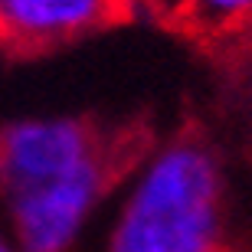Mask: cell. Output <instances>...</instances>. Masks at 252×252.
Masks as SVG:
<instances>
[{
    "instance_id": "obj_1",
    "label": "cell",
    "mask_w": 252,
    "mask_h": 252,
    "mask_svg": "<svg viewBox=\"0 0 252 252\" xmlns=\"http://www.w3.org/2000/svg\"><path fill=\"white\" fill-rule=\"evenodd\" d=\"M223 164L200 138H174L138 164L105 252H220Z\"/></svg>"
},
{
    "instance_id": "obj_4",
    "label": "cell",
    "mask_w": 252,
    "mask_h": 252,
    "mask_svg": "<svg viewBox=\"0 0 252 252\" xmlns=\"http://www.w3.org/2000/svg\"><path fill=\"white\" fill-rule=\"evenodd\" d=\"M125 0H0V39L43 49L79 39L122 17Z\"/></svg>"
},
{
    "instance_id": "obj_5",
    "label": "cell",
    "mask_w": 252,
    "mask_h": 252,
    "mask_svg": "<svg viewBox=\"0 0 252 252\" xmlns=\"http://www.w3.org/2000/svg\"><path fill=\"white\" fill-rule=\"evenodd\" d=\"M180 13L200 36H233L252 30V0H180Z\"/></svg>"
},
{
    "instance_id": "obj_7",
    "label": "cell",
    "mask_w": 252,
    "mask_h": 252,
    "mask_svg": "<svg viewBox=\"0 0 252 252\" xmlns=\"http://www.w3.org/2000/svg\"><path fill=\"white\" fill-rule=\"evenodd\" d=\"M0 252H20V246L13 243V239H7V236L0 233Z\"/></svg>"
},
{
    "instance_id": "obj_6",
    "label": "cell",
    "mask_w": 252,
    "mask_h": 252,
    "mask_svg": "<svg viewBox=\"0 0 252 252\" xmlns=\"http://www.w3.org/2000/svg\"><path fill=\"white\" fill-rule=\"evenodd\" d=\"M246 98H249V112H252V59H249V69H246Z\"/></svg>"
},
{
    "instance_id": "obj_3",
    "label": "cell",
    "mask_w": 252,
    "mask_h": 252,
    "mask_svg": "<svg viewBox=\"0 0 252 252\" xmlns=\"http://www.w3.org/2000/svg\"><path fill=\"white\" fill-rule=\"evenodd\" d=\"M102 154L105 148L95 128L82 118H17L0 128V196L63 177Z\"/></svg>"
},
{
    "instance_id": "obj_2",
    "label": "cell",
    "mask_w": 252,
    "mask_h": 252,
    "mask_svg": "<svg viewBox=\"0 0 252 252\" xmlns=\"http://www.w3.org/2000/svg\"><path fill=\"white\" fill-rule=\"evenodd\" d=\"M112 184L108 158H95L63 177L3 196L20 252H69Z\"/></svg>"
}]
</instances>
